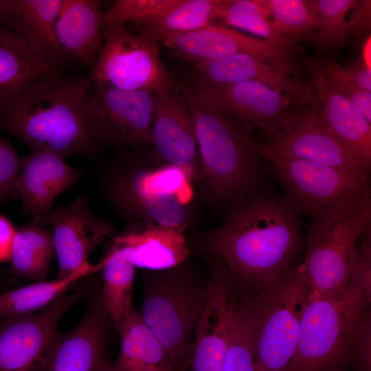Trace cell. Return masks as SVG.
Here are the masks:
<instances>
[{"label": "cell", "instance_id": "cell-1", "mask_svg": "<svg viewBox=\"0 0 371 371\" xmlns=\"http://www.w3.org/2000/svg\"><path fill=\"white\" fill-rule=\"evenodd\" d=\"M303 224L282 196L268 191L229 210L221 225L199 235L205 259L251 291L273 286L305 247Z\"/></svg>", "mask_w": 371, "mask_h": 371}, {"label": "cell", "instance_id": "cell-2", "mask_svg": "<svg viewBox=\"0 0 371 371\" xmlns=\"http://www.w3.org/2000/svg\"><path fill=\"white\" fill-rule=\"evenodd\" d=\"M91 86L89 76L58 71L29 82L0 106V130L31 152H52L64 159L94 157L101 148L88 114Z\"/></svg>", "mask_w": 371, "mask_h": 371}, {"label": "cell", "instance_id": "cell-3", "mask_svg": "<svg viewBox=\"0 0 371 371\" xmlns=\"http://www.w3.org/2000/svg\"><path fill=\"white\" fill-rule=\"evenodd\" d=\"M179 85L193 116L201 158L197 182L206 203L214 212L245 205L265 191L267 175L260 143L203 101L192 85Z\"/></svg>", "mask_w": 371, "mask_h": 371}, {"label": "cell", "instance_id": "cell-4", "mask_svg": "<svg viewBox=\"0 0 371 371\" xmlns=\"http://www.w3.org/2000/svg\"><path fill=\"white\" fill-rule=\"evenodd\" d=\"M192 179L155 154L128 150L115 155L104 181L107 201L129 223H152L187 229L194 221Z\"/></svg>", "mask_w": 371, "mask_h": 371}, {"label": "cell", "instance_id": "cell-5", "mask_svg": "<svg viewBox=\"0 0 371 371\" xmlns=\"http://www.w3.org/2000/svg\"><path fill=\"white\" fill-rule=\"evenodd\" d=\"M282 183L285 203L314 224L371 210L370 178L294 158L260 144Z\"/></svg>", "mask_w": 371, "mask_h": 371}, {"label": "cell", "instance_id": "cell-6", "mask_svg": "<svg viewBox=\"0 0 371 371\" xmlns=\"http://www.w3.org/2000/svg\"><path fill=\"white\" fill-rule=\"evenodd\" d=\"M370 304L350 283L338 295L308 300L286 371H343L354 356Z\"/></svg>", "mask_w": 371, "mask_h": 371}, {"label": "cell", "instance_id": "cell-7", "mask_svg": "<svg viewBox=\"0 0 371 371\" xmlns=\"http://www.w3.org/2000/svg\"><path fill=\"white\" fill-rule=\"evenodd\" d=\"M186 262L146 278L140 313L176 370L190 352L196 325L210 292L209 280L186 266Z\"/></svg>", "mask_w": 371, "mask_h": 371}, {"label": "cell", "instance_id": "cell-8", "mask_svg": "<svg viewBox=\"0 0 371 371\" xmlns=\"http://www.w3.org/2000/svg\"><path fill=\"white\" fill-rule=\"evenodd\" d=\"M308 295L301 265L273 286L252 291L255 371H286L297 346Z\"/></svg>", "mask_w": 371, "mask_h": 371}, {"label": "cell", "instance_id": "cell-9", "mask_svg": "<svg viewBox=\"0 0 371 371\" xmlns=\"http://www.w3.org/2000/svg\"><path fill=\"white\" fill-rule=\"evenodd\" d=\"M102 34V48L89 76L91 82L127 91L180 89L162 63L160 43L155 38L136 34L125 25L104 27Z\"/></svg>", "mask_w": 371, "mask_h": 371}, {"label": "cell", "instance_id": "cell-10", "mask_svg": "<svg viewBox=\"0 0 371 371\" xmlns=\"http://www.w3.org/2000/svg\"><path fill=\"white\" fill-rule=\"evenodd\" d=\"M371 210L314 224L305 236L306 253L300 264L305 273L308 299L343 292L349 283V262L358 238L370 231Z\"/></svg>", "mask_w": 371, "mask_h": 371}, {"label": "cell", "instance_id": "cell-11", "mask_svg": "<svg viewBox=\"0 0 371 371\" xmlns=\"http://www.w3.org/2000/svg\"><path fill=\"white\" fill-rule=\"evenodd\" d=\"M93 284L86 277L72 293L38 313L0 319V371H46L59 322L87 297Z\"/></svg>", "mask_w": 371, "mask_h": 371}, {"label": "cell", "instance_id": "cell-12", "mask_svg": "<svg viewBox=\"0 0 371 371\" xmlns=\"http://www.w3.org/2000/svg\"><path fill=\"white\" fill-rule=\"evenodd\" d=\"M154 93L127 91L92 82L88 100L91 130L102 148L140 149L153 146Z\"/></svg>", "mask_w": 371, "mask_h": 371}, {"label": "cell", "instance_id": "cell-13", "mask_svg": "<svg viewBox=\"0 0 371 371\" xmlns=\"http://www.w3.org/2000/svg\"><path fill=\"white\" fill-rule=\"evenodd\" d=\"M190 78L203 101L250 134L260 127L273 139L287 131L297 118L300 106L290 96L261 83L212 85Z\"/></svg>", "mask_w": 371, "mask_h": 371}, {"label": "cell", "instance_id": "cell-14", "mask_svg": "<svg viewBox=\"0 0 371 371\" xmlns=\"http://www.w3.org/2000/svg\"><path fill=\"white\" fill-rule=\"evenodd\" d=\"M45 225L51 229L58 278L99 267L100 262H89L91 254L107 236L113 237L117 232L110 221L92 211L85 196L52 209Z\"/></svg>", "mask_w": 371, "mask_h": 371}, {"label": "cell", "instance_id": "cell-15", "mask_svg": "<svg viewBox=\"0 0 371 371\" xmlns=\"http://www.w3.org/2000/svg\"><path fill=\"white\" fill-rule=\"evenodd\" d=\"M291 54L269 57L250 54L194 63L190 76L212 85L254 81L290 96L299 106L310 104L315 92L293 74Z\"/></svg>", "mask_w": 371, "mask_h": 371}, {"label": "cell", "instance_id": "cell-16", "mask_svg": "<svg viewBox=\"0 0 371 371\" xmlns=\"http://www.w3.org/2000/svg\"><path fill=\"white\" fill-rule=\"evenodd\" d=\"M152 133L157 158L181 168L197 181L200 153L192 113L181 88L154 93Z\"/></svg>", "mask_w": 371, "mask_h": 371}, {"label": "cell", "instance_id": "cell-17", "mask_svg": "<svg viewBox=\"0 0 371 371\" xmlns=\"http://www.w3.org/2000/svg\"><path fill=\"white\" fill-rule=\"evenodd\" d=\"M319 100L300 106L297 118L287 131L265 145L290 157L327 166L370 178L354 157L324 126Z\"/></svg>", "mask_w": 371, "mask_h": 371}, {"label": "cell", "instance_id": "cell-18", "mask_svg": "<svg viewBox=\"0 0 371 371\" xmlns=\"http://www.w3.org/2000/svg\"><path fill=\"white\" fill-rule=\"evenodd\" d=\"M85 314L71 330L58 333L55 338L46 371H98L111 324L101 301L100 291L87 296Z\"/></svg>", "mask_w": 371, "mask_h": 371}, {"label": "cell", "instance_id": "cell-19", "mask_svg": "<svg viewBox=\"0 0 371 371\" xmlns=\"http://www.w3.org/2000/svg\"><path fill=\"white\" fill-rule=\"evenodd\" d=\"M183 60L198 63L238 54L269 57L290 54L291 49L273 46L266 41L247 36L225 25L211 23L186 33L142 31Z\"/></svg>", "mask_w": 371, "mask_h": 371}, {"label": "cell", "instance_id": "cell-20", "mask_svg": "<svg viewBox=\"0 0 371 371\" xmlns=\"http://www.w3.org/2000/svg\"><path fill=\"white\" fill-rule=\"evenodd\" d=\"M82 171L48 151L31 152L21 158L16 193L25 214L44 225L55 199L79 181ZM47 226V225H46Z\"/></svg>", "mask_w": 371, "mask_h": 371}, {"label": "cell", "instance_id": "cell-21", "mask_svg": "<svg viewBox=\"0 0 371 371\" xmlns=\"http://www.w3.org/2000/svg\"><path fill=\"white\" fill-rule=\"evenodd\" d=\"M206 260L210 269V292L196 325L188 371H223L226 355L232 280L218 263Z\"/></svg>", "mask_w": 371, "mask_h": 371}, {"label": "cell", "instance_id": "cell-22", "mask_svg": "<svg viewBox=\"0 0 371 371\" xmlns=\"http://www.w3.org/2000/svg\"><path fill=\"white\" fill-rule=\"evenodd\" d=\"M319 115L324 126L370 174L371 124L347 98L335 90L320 71L317 63L307 59Z\"/></svg>", "mask_w": 371, "mask_h": 371}, {"label": "cell", "instance_id": "cell-23", "mask_svg": "<svg viewBox=\"0 0 371 371\" xmlns=\"http://www.w3.org/2000/svg\"><path fill=\"white\" fill-rule=\"evenodd\" d=\"M100 1L63 0L56 26L60 63L71 58L92 71L103 45Z\"/></svg>", "mask_w": 371, "mask_h": 371}, {"label": "cell", "instance_id": "cell-24", "mask_svg": "<svg viewBox=\"0 0 371 371\" xmlns=\"http://www.w3.org/2000/svg\"><path fill=\"white\" fill-rule=\"evenodd\" d=\"M186 230L152 223H130L127 229L113 239L127 247L136 268L158 271L187 261L190 250Z\"/></svg>", "mask_w": 371, "mask_h": 371}, {"label": "cell", "instance_id": "cell-25", "mask_svg": "<svg viewBox=\"0 0 371 371\" xmlns=\"http://www.w3.org/2000/svg\"><path fill=\"white\" fill-rule=\"evenodd\" d=\"M63 0H11L5 26L16 33L37 55L58 67L56 26Z\"/></svg>", "mask_w": 371, "mask_h": 371}, {"label": "cell", "instance_id": "cell-26", "mask_svg": "<svg viewBox=\"0 0 371 371\" xmlns=\"http://www.w3.org/2000/svg\"><path fill=\"white\" fill-rule=\"evenodd\" d=\"M118 330L121 347L115 371H176L162 344L133 308Z\"/></svg>", "mask_w": 371, "mask_h": 371}, {"label": "cell", "instance_id": "cell-27", "mask_svg": "<svg viewBox=\"0 0 371 371\" xmlns=\"http://www.w3.org/2000/svg\"><path fill=\"white\" fill-rule=\"evenodd\" d=\"M58 68L36 54L16 33L0 25V106L27 83L57 72Z\"/></svg>", "mask_w": 371, "mask_h": 371}, {"label": "cell", "instance_id": "cell-28", "mask_svg": "<svg viewBox=\"0 0 371 371\" xmlns=\"http://www.w3.org/2000/svg\"><path fill=\"white\" fill-rule=\"evenodd\" d=\"M106 256L101 261L102 304L113 325L119 329L132 310L133 286L135 267L126 247L114 239Z\"/></svg>", "mask_w": 371, "mask_h": 371}, {"label": "cell", "instance_id": "cell-29", "mask_svg": "<svg viewBox=\"0 0 371 371\" xmlns=\"http://www.w3.org/2000/svg\"><path fill=\"white\" fill-rule=\"evenodd\" d=\"M50 229L32 220L16 229L10 253V271L35 282L45 280L54 256Z\"/></svg>", "mask_w": 371, "mask_h": 371}, {"label": "cell", "instance_id": "cell-30", "mask_svg": "<svg viewBox=\"0 0 371 371\" xmlns=\"http://www.w3.org/2000/svg\"><path fill=\"white\" fill-rule=\"evenodd\" d=\"M100 270L85 269L65 278L38 281L0 294V319L34 313L65 295L80 280Z\"/></svg>", "mask_w": 371, "mask_h": 371}, {"label": "cell", "instance_id": "cell-31", "mask_svg": "<svg viewBox=\"0 0 371 371\" xmlns=\"http://www.w3.org/2000/svg\"><path fill=\"white\" fill-rule=\"evenodd\" d=\"M221 0H177L155 15L131 24L137 32L186 33L214 23Z\"/></svg>", "mask_w": 371, "mask_h": 371}, {"label": "cell", "instance_id": "cell-32", "mask_svg": "<svg viewBox=\"0 0 371 371\" xmlns=\"http://www.w3.org/2000/svg\"><path fill=\"white\" fill-rule=\"evenodd\" d=\"M227 346L223 371H255L251 300L231 298L227 312Z\"/></svg>", "mask_w": 371, "mask_h": 371}, {"label": "cell", "instance_id": "cell-33", "mask_svg": "<svg viewBox=\"0 0 371 371\" xmlns=\"http://www.w3.org/2000/svg\"><path fill=\"white\" fill-rule=\"evenodd\" d=\"M216 20L247 31L278 48L291 49L293 41L277 30L259 0H221Z\"/></svg>", "mask_w": 371, "mask_h": 371}, {"label": "cell", "instance_id": "cell-34", "mask_svg": "<svg viewBox=\"0 0 371 371\" xmlns=\"http://www.w3.org/2000/svg\"><path fill=\"white\" fill-rule=\"evenodd\" d=\"M277 30L289 40L317 30L310 0H259Z\"/></svg>", "mask_w": 371, "mask_h": 371}, {"label": "cell", "instance_id": "cell-35", "mask_svg": "<svg viewBox=\"0 0 371 371\" xmlns=\"http://www.w3.org/2000/svg\"><path fill=\"white\" fill-rule=\"evenodd\" d=\"M310 3L319 24L313 42L323 49L340 45L346 40L350 26L346 14L356 0H310Z\"/></svg>", "mask_w": 371, "mask_h": 371}, {"label": "cell", "instance_id": "cell-36", "mask_svg": "<svg viewBox=\"0 0 371 371\" xmlns=\"http://www.w3.org/2000/svg\"><path fill=\"white\" fill-rule=\"evenodd\" d=\"M177 0H117L104 14L103 27L135 23L166 10Z\"/></svg>", "mask_w": 371, "mask_h": 371}, {"label": "cell", "instance_id": "cell-37", "mask_svg": "<svg viewBox=\"0 0 371 371\" xmlns=\"http://www.w3.org/2000/svg\"><path fill=\"white\" fill-rule=\"evenodd\" d=\"M317 66L331 86L350 100L371 124V92L360 89L348 75L344 67L331 60H324Z\"/></svg>", "mask_w": 371, "mask_h": 371}, {"label": "cell", "instance_id": "cell-38", "mask_svg": "<svg viewBox=\"0 0 371 371\" xmlns=\"http://www.w3.org/2000/svg\"><path fill=\"white\" fill-rule=\"evenodd\" d=\"M371 238L370 232L366 240L355 247L349 262V283L355 286L370 304L371 302Z\"/></svg>", "mask_w": 371, "mask_h": 371}, {"label": "cell", "instance_id": "cell-39", "mask_svg": "<svg viewBox=\"0 0 371 371\" xmlns=\"http://www.w3.org/2000/svg\"><path fill=\"white\" fill-rule=\"evenodd\" d=\"M21 170V158L10 142L0 137V204L16 197L15 184Z\"/></svg>", "mask_w": 371, "mask_h": 371}, {"label": "cell", "instance_id": "cell-40", "mask_svg": "<svg viewBox=\"0 0 371 371\" xmlns=\"http://www.w3.org/2000/svg\"><path fill=\"white\" fill-rule=\"evenodd\" d=\"M357 371H371V313L369 308L360 328L354 352Z\"/></svg>", "mask_w": 371, "mask_h": 371}, {"label": "cell", "instance_id": "cell-41", "mask_svg": "<svg viewBox=\"0 0 371 371\" xmlns=\"http://www.w3.org/2000/svg\"><path fill=\"white\" fill-rule=\"evenodd\" d=\"M353 9V14L349 21L348 35L359 37L370 30L371 1H356Z\"/></svg>", "mask_w": 371, "mask_h": 371}, {"label": "cell", "instance_id": "cell-42", "mask_svg": "<svg viewBox=\"0 0 371 371\" xmlns=\"http://www.w3.org/2000/svg\"><path fill=\"white\" fill-rule=\"evenodd\" d=\"M16 229L5 216L0 215V262L9 261Z\"/></svg>", "mask_w": 371, "mask_h": 371}, {"label": "cell", "instance_id": "cell-43", "mask_svg": "<svg viewBox=\"0 0 371 371\" xmlns=\"http://www.w3.org/2000/svg\"><path fill=\"white\" fill-rule=\"evenodd\" d=\"M344 69L360 89L371 92V69L360 61L349 64Z\"/></svg>", "mask_w": 371, "mask_h": 371}, {"label": "cell", "instance_id": "cell-44", "mask_svg": "<svg viewBox=\"0 0 371 371\" xmlns=\"http://www.w3.org/2000/svg\"><path fill=\"white\" fill-rule=\"evenodd\" d=\"M371 40L370 35L367 38L362 46L361 62L368 68L371 69Z\"/></svg>", "mask_w": 371, "mask_h": 371}, {"label": "cell", "instance_id": "cell-45", "mask_svg": "<svg viewBox=\"0 0 371 371\" xmlns=\"http://www.w3.org/2000/svg\"><path fill=\"white\" fill-rule=\"evenodd\" d=\"M11 0H0V25L3 24L8 16Z\"/></svg>", "mask_w": 371, "mask_h": 371}, {"label": "cell", "instance_id": "cell-46", "mask_svg": "<svg viewBox=\"0 0 371 371\" xmlns=\"http://www.w3.org/2000/svg\"><path fill=\"white\" fill-rule=\"evenodd\" d=\"M98 371H115L113 367V364L106 360L101 366Z\"/></svg>", "mask_w": 371, "mask_h": 371}, {"label": "cell", "instance_id": "cell-47", "mask_svg": "<svg viewBox=\"0 0 371 371\" xmlns=\"http://www.w3.org/2000/svg\"><path fill=\"white\" fill-rule=\"evenodd\" d=\"M189 362V359L187 357L179 366L176 371H186Z\"/></svg>", "mask_w": 371, "mask_h": 371}]
</instances>
